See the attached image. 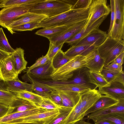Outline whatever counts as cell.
<instances>
[{
	"label": "cell",
	"mask_w": 124,
	"mask_h": 124,
	"mask_svg": "<svg viewBox=\"0 0 124 124\" xmlns=\"http://www.w3.org/2000/svg\"><path fill=\"white\" fill-rule=\"evenodd\" d=\"M10 107L11 108V109L9 115L24 111L38 107L32 102L18 97H16L13 100Z\"/></svg>",
	"instance_id": "ffe728a7"
},
{
	"label": "cell",
	"mask_w": 124,
	"mask_h": 124,
	"mask_svg": "<svg viewBox=\"0 0 124 124\" xmlns=\"http://www.w3.org/2000/svg\"><path fill=\"white\" fill-rule=\"evenodd\" d=\"M13 92L0 90V103L10 106L13 100L16 98Z\"/></svg>",
	"instance_id": "e575fe53"
},
{
	"label": "cell",
	"mask_w": 124,
	"mask_h": 124,
	"mask_svg": "<svg viewBox=\"0 0 124 124\" xmlns=\"http://www.w3.org/2000/svg\"><path fill=\"white\" fill-rule=\"evenodd\" d=\"M107 87L99 88L101 94H104L118 100L124 99V85L116 80Z\"/></svg>",
	"instance_id": "5bb4252c"
},
{
	"label": "cell",
	"mask_w": 124,
	"mask_h": 124,
	"mask_svg": "<svg viewBox=\"0 0 124 124\" xmlns=\"http://www.w3.org/2000/svg\"><path fill=\"white\" fill-rule=\"evenodd\" d=\"M48 110L39 107L23 112L15 113L0 118V124L7 123L12 121L26 117Z\"/></svg>",
	"instance_id": "44dd1931"
},
{
	"label": "cell",
	"mask_w": 124,
	"mask_h": 124,
	"mask_svg": "<svg viewBox=\"0 0 124 124\" xmlns=\"http://www.w3.org/2000/svg\"><path fill=\"white\" fill-rule=\"evenodd\" d=\"M97 48L90 45L72 46L64 53L66 55L70 57L78 55L85 56L95 51Z\"/></svg>",
	"instance_id": "7402d4cb"
},
{
	"label": "cell",
	"mask_w": 124,
	"mask_h": 124,
	"mask_svg": "<svg viewBox=\"0 0 124 124\" xmlns=\"http://www.w3.org/2000/svg\"><path fill=\"white\" fill-rule=\"evenodd\" d=\"M43 0H0V8L22 5L37 4Z\"/></svg>",
	"instance_id": "1f68e13d"
},
{
	"label": "cell",
	"mask_w": 124,
	"mask_h": 124,
	"mask_svg": "<svg viewBox=\"0 0 124 124\" xmlns=\"http://www.w3.org/2000/svg\"><path fill=\"white\" fill-rule=\"evenodd\" d=\"M119 101L116 105L98 110L88 114L86 116L87 119L92 120L99 116L112 113H124V99Z\"/></svg>",
	"instance_id": "ac0fdd59"
},
{
	"label": "cell",
	"mask_w": 124,
	"mask_h": 124,
	"mask_svg": "<svg viewBox=\"0 0 124 124\" xmlns=\"http://www.w3.org/2000/svg\"><path fill=\"white\" fill-rule=\"evenodd\" d=\"M0 49L11 54L15 51L9 43L2 28H0Z\"/></svg>",
	"instance_id": "d590c367"
},
{
	"label": "cell",
	"mask_w": 124,
	"mask_h": 124,
	"mask_svg": "<svg viewBox=\"0 0 124 124\" xmlns=\"http://www.w3.org/2000/svg\"><path fill=\"white\" fill-rule=\"evenodd\" d=\"M41 124L39 123H6L2 124Z\"/></svg>",
	"instance_id": "f5cc1de1"
},
{
	"label": "cell",
	"mask_w": 124,
	"mask_h": 124,
	"mask_svg": "<svg viewBox=\"0 0 124 124\" xmlns=\"http://www.w3.org/2000/svg\"><path fill=\"white\" fill-rule=\"evenodd\" d=\"M13 55L0 60V76L5 81L18 79Z\"/></svg>",
	"instance_id": "30bf717a"
},
{
	"label": "cell",
	"mask_w": 124,
	"mask_h": 124,
	"mask_svg": "<svg viewBox=\"0 0 124 124\" xmlns=\"http://www.w3.org/2000/svg\"><path fill=\"white\" fill-rule=\"evenodd\" d=\"M58 105L61 106L62 103V98L59 93L56 91L53 90L49 94L47 97Z\"/></svg>",
	"instance_id": "b9f144b4"
},
{
	"label": "cell",
	"mask_w": 124,
	"mask_h": 124,
	"mask_svg": "<svg viewBox=\"0 0 124 124\" xmlns=\"http://www.w3.org/2000/svg\"><path fill=\"white\" fill-rule=\"evenodd\" d=\"M72 6L67 0H43L34 6L29 11L50 17L71 9Z\"/></svg>",
	"instance_id": "7a4b0ae2"
},
{
	"label": "cell",
	"mask_w": 124,
	"mask_h": 124,
	"mask_svg": "<svg viewBox=\"0 0 124 124\" xmlns=\"http://www.w3.org/2000/svg\"><path fill=\"white\" fill-rule=\"evenodd\" d=\"M62 100L61 106L73 108L77 104L80 99L81 93L69 91H56Z\"/></svg>",
	"instance_id": "d6986e66"
},
{
	"label": "cell",
	"mask_w": 124,
	"mask_h": 124,
	"mask_svg": "<svg viewBox=\"0 0 124 124\" xmlns=\"http://www.w3.org/2000/svg\"><path fill=\"white\" fill-rule=\"evenodd\" d=\"M120 73L117 70L104 68L101 72L105 78L109 83L115 81Z\"/></svg>",
	"instance_id": "8d00e7d4"
},
{
	"label": "cell",
	"mask_w": 124,
	"mask_h": 124,
	"mask_svg": "<svg viewBox=\"0 0 124 124\" xmlns=\"http://www.w3.org/2000/svg\"><path fill=\"white\" fill-rule=\"evenodd\" d=\"M46 16L28 12L15 21L10 23L6 28L9 31L11 28L18 26L33 22H40L48 18Z\"/></svg>",
	"instance_id": "2e32d148"
},
{
	"label": "cell",
	"mask_w": 124,
	"mask_h": 124,
	"mask_svg": "<svg viewBox=\"0 0 124 124\" xmlns=\"http://www.w3.org/2000/svg\"><path fill=\"white\" fill-rule=\"evenodd\" d=\"M103 68L106 69L117 70L121 73L123 72L122 65H120L113 61L110 64L105 65Z\"/></svg>",
	"instance_id": "f6af8a7d"
},
{
	"label": "cell",
	"mask_w": 124,
	"mask_h": 124,
	"mask_svg": "<svg viewBox=\"0 0 124 124\" xmlns=\"http://www.w3.org/2000/svg\"><path fill=\"white\" fill-rule=\"evenodd\" d=\"M110 2L111 17L109 28L107 33V35L109 33L112 29L115 17V8L114 0H110Z\"/></svg>",
	"instance_id": "7bdbcfd3"
},
{
	"label": "cell",
	"mask_w": 124,
	"mask_h": 124,
	"mask_svg": "<svg viewBox=\"0 0 124 124\" xmlns=\"http://www.w3.org/2000/svg\"><path fill=\"white\" fill-rule=\"evenodd\" d=\"M73 57L66 55L61 50L52 59L51 61L52 66L56 70L63 66Z\"/></svg>",
	"instance_id": "4dcf8cb0"
},
{
	"label": "cell",
	"mask_w": 124,
	"mask_h": 124,
	"mask_svg": "<svg viewBox=\"0 0 124 124\" xmlns=\"http://www.w3.org/2000/svg\"><path fill=\"white\" fill-rule=\"evenodd\" d=\"M43 97V101L39 107L40 108L49 110L59 109L61 107L49 98Z\"/></svg>",
	"instance_id": "74e56055"
},
{
	"label": "cell",
	"mask_w": 124,
	"mask_h": 124,
	"mask_svg": "<svg viewBox=\"0 0 124 124\" xmlns=\"http://www.w3.org/2000/svg\"><path fill=\"white\" fill-rule=\"evenodd\" d=\"M107 16H104L101 17L88 27L85 28L84 27L79 32L66 40L65 43H67L69 45L72 46L75 45L93 31L99 29V27L100 25Z\"/></svg>",
	"instance_id": "9a60e30c"
},
{
	"label": "cell",
	"mask_w": 124,
	"mask_h": 124,
	"mask_svg": "<svg viewBox=\"0 0 124 124\" xmlns=\"http://www.w3.org/2000/svg\"><path fill=\"white\" fill-rule=\"evenodd\" d=\"M94 124H114L110 122L104 121H99L94 122Z\"/></svg>",
	"instance_id": "f907efd6"
},
{
	"label": "cell",
	"mask_w": 124,
	"mask_h": 124,
	"mask_svg": "<svg viewBox=\"0 0 124 124\" xmlns=\"http://www.w3.org/2000/svg\"><path fill=\"white\" fill-rule=\"evenodd\" d=\"M55 70L50 60L44 65L31 70H27L26 73L24 75L38 79H51V76Z\"/></svg>",
	"instance_id": "7c38bea8"
},
{
	"label": "cell",
	"mask_w": 124,
	"mask_h": 124,
	"mask_svg": "<svg viewBox=\"0 0 124 124\" xmlns=\"http://www.w3.org/2000/svg\"><path fill=\"white\" fill-rule=\"evenodd\" d=\"M59 113V109L48 110L12 121L7 123H27L47 124Z\"/></svg>",
	"instance_id": "9c48e42d"
},
{
	"label": "cell",
	"mask_w": 124,
	"mask_h": 124,
	"mask_svg": "<svg viewBox=\"0 0 124 124\" xmlns=\"http://www.w3.org/2000/svg\"><path fill=\"white\" fill-rule=\"evenodd\" d=\"M124 56V52H123L118 55L113 61L120 65H122L123 63Z\"/></svg>",
	"instance_id": "bcb514c9"
},
{
	"label": "cell",
	"mask_w": 124,
	"mask_h": 124,
	"mask_svg": "<svg viewBox=\"0 0 124 124\" xmlns=\"http://www.w3.org/2000/svg\"><path fill=\"white\" fill-rule=\"evenodd\" d=\"M89 7L73 9L55 16L48 17L40 22L38 28H46L60 26L68 27L72 25L87 20Z\"/></svg>",
	"instance_id": "6da1fadb"
},
{
	"label": "cell",
	"mask_w": 124,
	"mask_h": 124,
	"mask_svg": "<svg viewBox=\"0 0 124 124\" xmlns=\"http://www.w3.org/2000/svg\"><path fill=\"white\" fill-rule=\"evenodd\" d=\"M29 81L32 82V92L42 97H47L53 90L43 84L31 79H28L26 81Z\"/></svg>",
	"instance_id": "f546056e"
},
{
	"label": "cell",
	"mask_w": 124,
	"mask_h": 124,
	"mask_svg": "<svg viewBox=\"0 0 124 124\" xmlns=\"http://www.w3.org/2000/svg\"><path fill=\"white\" fill-rule=\"evenodd\" d=\"M94 122L107 121L114 124H124V113H112L99 116L92 119Z\"/></svg>",
	"instance_id": "83f0119b"
},
{
	"label": "cell",
	"mask_w": 124,
	"mask_h": 124,
	"mask_svg": "<svg viewBox=\"0 0 124 124\" xmlns=\"http://www.w3.org/2000/svg\"><path fill=\"white\" fill-rule=\"evenodd\" d=\"M89 71L86 67H83L72 71L64 81H55L52 79L46 80L54 83L77 85L91 89H96L95 85L90 81Z\"/></svg>",
	"instance_id": "5b68a950"
},
{
	"label": "cell",
	"mask_w": 124,
	"mask_h": 124,
	"mask_svg": "<svg viewBox=\"0 0 124 124\" xmlns=\"http://www.w3.org/2000/svg\"><path fill=\"white\" fill-rule=\"evenodd\" d=\"M67 28L63 26L43 28L37 31L35 34L46 37L49 40L59 34Z\"/></svg>",
	"instance_id": "4316f807"
},
{
	"label": "cell",
	"mask_w": 124,
	"mask_h": 124,
	"mask_svg": "<svg viewBox=\"0 0 124 124\" xmlns=\"http://www.w3.org/2000/svg\"><path fill=\"white\" fill-rule=\"evenodd\" d=\"M40 22H33L27 23L14 27L11 29L9 31L13 34L15 33V31H32L34 29L38 28V25Z\"/></svg>",
	"instance_id": "836d02e7"
},
{
	"label": "cell",
	"mask_w": 124,
	"mask_h": 124,
	"mask_svg": "<svg viewBox=\"0 0 124 124\" xmlns=\"http://www.w3.org/2000/svg\"><path fill=\"white\" fill-rule=\"evenodd\" d=\"M93 0H78L72 6L71 8L76 9L89 8L92 3Z\"/></svg>",
	"instance_id": "ab89813d"
},
{
	"label": "cell",
	"mask_w": 124,
	"mask_h": 124,
	"mask_svg": "<svg viewBox=\"0 0 124 124\" xmlns=\"http://www.w3.org/2000/svg\"><path fill=\"white\" fill-rule=\"evenodd\" d=\"M73 108L61 106L59 109L60 113L47 124H60L66 118Z\"/></svg>",
	"instance_id": "d6a6232c"
},
{
	"label": "cell",
	"mask_w": 124,
	"mask_h": 124,
	"mask_svg": "<svg viewBox=\"0 0 124 124\" xmlns=\"http://www.w3.org/2000/svg\"><path fill=\"white\" fill-rule=\"evenodd\" d=\"M50 59L47 54L40 57L37 60L35 63L30 67H27L28 70L32 69L35 68L39 66L46 63Z\"/></svg>",
	"instance_id": "60d3db41"
},
{
	"label": "cell",
	"mask_w": 124,
	"mask_h": 124,
	"mask_svg": "<svg viewBox=\"0 0 124 124\" xmlns=\"http://www.w3.org/2000/svg\"><path fill=\"white\" fill-rule=\"evenodd\" d=\"M107 37L106 32L99 29L93 31L73 46L90 45L98 47L103 43Z\"/></svg>",
	"instance_id": "4fadbf2b"
},
{
	"label": "cell",
	"mask_w": 124,
	"mask_h": 124,
	"mask_svg": "<svg viewBox=\"0 0 124 124\" xmlns=\"http://www.w3.org/2000/svg\"><path fill=\"white\" fill-rule=\"evenodd\" d=\"M64 44L62 43L56 45L50 42L49 49L46 54L50 60H52L54 55L60 50H61Z\"/></svg>",
	"instance_id": "f35d334b"
},
{
	"label": "cell",
	"mask_w": 124,
	"mask_h": 124,
	"mask_svg": "<svg viewBox=\"0 0 124 124\" xmlns=\"http://www.w3.org/2000/svg\"><path fill=\"white\" fill-rule=\"evenodd\" d=\"M104 61V66L109 64L120 54L124 52V40L116 39L108 36L97 49Z\"/></svg>",
	"instance_id": "277c9868"
},
{
	"label": "cell",
	"mask_w": 124,
	"mask_h": 124,
	"mask_svg": "<svg viewBox=\"0 0 124 124\" xmlns=\"http://www.w3.org/2000/svg\"><path fill=\"white\" fill-rule=\"evenodd\" d=\"M119 100L107 95H101L94 104L85 113L84 116L96 110L116 105Z\"/></svg>",
	"instance_id": "e0dca14e"
},
{
	"label": "cell",
	"mask_w": 124,
	"mask_h": 124,
	"mask_svg": "<svg viewBox=\"0 0 124 124\" xmlns=\"http://www.w3.org/2000/svg\"><path fill=\"white\" fill-rule=\"evenodd\" d=\"M37 4H23L2 8L0 11V25L6 28V27L10 23L29 11Z\"/></svg>",
	"instance_id": "8992f818"
},
{
	"label": "cell",
	"mask_w": 124,
	"mask_h": 124,
	"mask_svg": "<svg viewBox=\"0 0 124 124\" xmlns=\"http://www.w3.org/2000/svg\"><path fill=\"white\" fill-rule=\"evenodd\" d=\"M0 90H7L6 82L1 78L0 76Z\"/></svg>",
	"instance_id": "7dc6e473"
},
{
	"label": "cell",
	"mask_w": 124,
	"mask_h": 124,
	"mask_svg": "<svg viewBox=\"0 0 124 124\" xmlns=\"http://www.w3.org/2000/svg\"><path fill=\"white\" fill-rule=\"evenodd\" d=\"M7 90L17 92L23 90L32 91V85L21 81L19 79L6 81Z\"/></svg>",
	"instance_id": "cb8c5ba5"
},
{
	"label": "cell",
	"mask_w": 124,
	"mask_h": 124,
	"mask_svg": "<svg viewBox=\"0 0 124 124\" xmlns=\"http://www.w3.org/2000/svg\"><path fill=\"white\" fill-rule=\"evenodd\" d=\"M89 78L91 82L96 87L100 88L107 86L110 84L105 78L101 73H98L89 70Z\"/></svg>",
	"instance_id": "f1b7e54d"
},
{
	"label": "cell",
	"mask_w": 124,
	"mask_h": 124,
	"mask_svg": "<svg viewBox=\"0 0 124 124\" xmlns=\"http://www.w3.org/2000/svg\"><path fill=\"white\" fill-rule=\"evenodd\" d=\"M11 109L10 106L0 103V118L9 115Z\"/></svg>",
	"instance_id": "ee69618b"
},
{
	"label": "cell",
	"mask_w": 124,
	"mask_h": 124,
	"mask_svg": "<svg viewBox=\"0 0 124 124\" xmlns=\"http://www.w3.org/2000/svg\"><path fill=\"white\" fill-rule=\"evenodd\" d=\"M86 21L76 23L68 27L61 33L49 40L50 42L56 45L64 43L66 40L76 34L82 29L85 25Z\"/></svg>",
	"instance_id": "8fae6325"
},
{
	"label": "cell",
	"mask_w": 124,
	"mask_h": 124,
	"mask_svg": "<svg viewBox=\"0 0 124 124\" xmlns=\"http://www.w3.org/2000/svg\"><path fill=\"white\" fill-rule=\"evenodd\" d=\"M115 17L112 29L107 35L116 39H124V0H114Z\"/></svg>",
	"instance_id": "52a82bcc"
},
{
	"label": "cell",
	"mask_w": 124,
	"mask_h": 124,
	"mask_svg": "<svg viewBox=\"0 0 124 124\" xmlns=\"http://www.w3.org/2000/svg\"><path fill=\"white\" fill-rule=\"evenodd\" d=\"M95 51L85 56L78 55L73 57L63 66L55 70L51 76L52 80L55 81H64L72 71L85 67L94 58Z\"/></svg>",
	"instance_id": "3957f363"
},
{
	"label": "cell",
	"mask_w": 124,
	"mask_h": 124,
	"mask_svg": "<svg viewBox=\"0 0 124 124\" xmlns=\"http://www.w3.org/2000/svg\"><path fill=\"white\" fill-rule=\"evenodd\" d=\"M11 54L0 49V60L5 58Z\"/></svg>",
	"instance_id": "681fc988"
},
{
	"label": "cell",
	"mask_w": 124,
	"mask_h": 124,
	"mask_svg": "<svg viewBox=\"0 0 124 124\" xmlns=\"http://www.w3.org/2000/svg\"><path fill=\"white\" fill-rule=\"evenodd\" d=\"M16 97L27 100L33 103L39 107L43 101L42 96L32 91L23 90L17 92H13Z\"/></svg>",
	"instance_id": "d4e9b609"
},
{
	"label": "cell",
	"mask_w": 124,
	"mask_h": 124,
	"mask_svg": "<svg viewBox=\"0 0 124 124\" xmlns=\"http://www.w3.org/2000/svg\"><path fill=\"white\" fill-rule=\"evenodd\" d=\"M115 80L118 81L124 85V72L120 73Z\"/></svg>",
	"instance_id": "c3c4849f"
},
{
	"label": "cell",
	"mask_w": 124,
	"mask_h": 124,
	"mask_svg": "<svg viewBox=\"0 0 124 124\" xmlns=\"http://www.w3.org/2000/svg\"><path fill=\"white\" fill-rule=\"evenodd\" d=\"M110 12V5L107 0H93L89 7L88 16L84 27L90 26L101 17L107 16Z\"/></svg>",
	"instance_id": "ba28073f"
},
{
	"label": "cell",
	"mask_w": 124,
	"mask_h": 124,
	"mask_svg": "<svg viewBox=\"0 0 124 124\" xmlns=\"http://www.w3.org/2000/svg\"><path fill=\"white\" fill-rule=\"evenodd\" d=\"M24 50L21 47L16 48L12 54L16 70L19 74L26 68L27 62L24 59Z\"/></svg>",
	"instance_id": "603a6c76"
},
{
	"label": "cell",
	"mask_w": 124,
	"mask_h": 124,
	"mask_svg": "<svg viewBox=\"0 0 124 124\" xmlns=\"http://www.w3.org/2000/svg\"><path fill=\"white\" fill-rule=\"evenodd\" d=\"M74 124H93L86 122L83 120L82 119L77 122Z\"/></svg>",
	"instance_id": "816d5d0a"
},
{
	"label": "cell",
	"mask_w": 124,
	"mask_h": 124,
	"mask_svg": "<svg viewBox=\"0 0 124 124\" xmlns=\"http://www.w3.org/2000/svg\"><path fill=\"white\" fill-rule=\"evenodd\" d=\"M104 66V60L100 56L96 49L94 58L88 63L85 67L90 70L101 73Z\"/></svg>",
	"instance_id": "484cf974"
}]
</instances>
